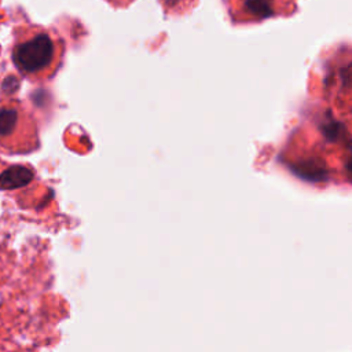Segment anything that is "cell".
Wrapping results in <instances>:
<instances>
[{
    "mask_svg": "<svg viewBox=\"0 0 352 352\" xmlns=\"http://www.w3.org/2000/svg\"><path fill=\"white\" fill-rule=\"evenodd\" d=\"M11 60L30 82L51 80L63 63L66 45L51 28L36 23H18L12 29Z\"/></svg>",
    "mask_w": 352,
    "mask_h": 352,
    "instance_id": "6da1fadb",
    "label": "cell"
},
{
    "mask_svg": "<svg viewBox=\"0 0 352 352\" xmlns=\"http://www.w3.org/2000/svg\"><path fill=\"white\" fill-rule=\"evenodd\" d=\"M38 147L40 132L33 113L19 99H0V148L7 154H28Z\"/></svg>",
    "mask_w": 352,
    "mask_h": 352,
    "instance_id": "7a4b0ae2",
    "label": "cell"
},
{
    "mask_svg": "<svg viewBox=\"0 0 352 352\" xmlns=\"http://www.w3.org/2000/svg\"><path fill=\"white\" fill-rule=\"evenodd\" d=\"M234 22L257 21L276 12V0H226Z\"/></svg>",
    "mask_w": 352,
    "mask_h": 352,
    "instance_id": "3957f363",
    "label": "cell"
},
{
    "mask_svg": "<svg viewBox=\"0 0 352 352\" xmlns=\"http://www.w3.org/2000/svg\"><path fill=\"white\" fill-rule=\"evenodd\" d=\"M331 84L330 91L334 94V107L344 113L352 111V59L337 67Z\"/></svg>",
    "mask_w": 352,
    "mask_h": 352,
    "instance_id": "277c9868",
    "label": "cell"
},
{
    "mask_svg": "<svg viewBox=\"0 0 352 352\" xmlns=\"http://www.w3.org/2000/svg\"><path fill=\"white\" fill-rule=\"evenodd\" d=\"M0 190H14L26 186L34 179V169L26 165H8L0 162Z\"/></svg>",
    "mask_w": 352,
    "mask_h": 352,
    "instance_id": "5b68a950",
    "label": "cell"
},
{
    "mask_svg": "<svg viewBox=\"0 0 352 352\" xmlns=\"http://www.w3.org/2000/svg\"><path fill=\"white\" fill-rule=\"evenodd\" d=\"M109 6H111L113 8H126L128 6H131L135 0H104Z\"/></svg>",
    "mask_w": 352,
    "mask_h": 352,
    "instance_id": "8992f818",
    "label": "cell"
}]
</instances>
